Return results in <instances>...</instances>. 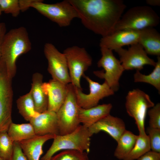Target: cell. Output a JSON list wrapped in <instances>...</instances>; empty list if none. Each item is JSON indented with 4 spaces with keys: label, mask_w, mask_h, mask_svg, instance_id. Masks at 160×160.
<instances>
[{
    "label": "cell",
    "mask_w": 160,
    "mask_h": 160,
    "mask_svg": "<svg viewBox=\"0 0 160 160\" xmlns=\"http://www.w3.org/2000/svg\"><path fill=\"white\" fill-rule=\"evenodd\" d=\"M12 80L8 75L5 63L1 57L0 60V132H7L12 122Z\"/></svg>",
    "instance_id": "9"
},
{
    "label": "cell",
    "mask_w": 160,
    "mask_h": 160,
    "mask_svg": "<svg viewBox=\"0 0 160 160\" xmlns=\"http://www.w3.org/2000/svg\"><path fill=\"white\" fill-rule=\"evenodd\" d=\"M147 130L151 149L152 151L160 153V129L148 127Z\"/></svg>",
    "instance_id": "30"
},
{
    "label": "cell",
    "mask_w": 160,
    "mask_h": 160,
    "mask_svg": "<svg viewBox=\"0 0 160 160\" xmlns=\"http://www.w3.org/2000/svg\"><path fill=\"white\" fill-rule=\"evenodd\" d=\"M138 135L126 130L117 142V146L114 151V156L119 160H124L133 148Z\"/></svg>",
    "instance_id": "22"
},
{
    "label": "cell",
    "mask_w": 160,
    "mask_h": 160,
    "mask_svg": "<svg viewBox=\"0 0 160 160\" xmlns=\"http://www.w3.org/2000/svg\"><path fill=\"white\" fill-rule=\"evenodd\" d=\"M137 160H160V153L150 151L138 158Z\"/></svg>",
    "instance_id": "33"
},
{
    "label": "cell",
    "mask_w": 160,
    "mask_h": 160,
    "mask_svg": "<svg viewBox=\"0 0 160 160\" xmlns=\"http://www.w3.org/2000/svg\"><path fill=\"white\" fill-rule=\"evenodd\" d=\"M68 91L64 102L56 113L59 135L69 133L80 124L79 118L80 107L78 105L74 87L67 84Z\"/></svg>",
    "instance_id": "6"
},
{
    "label": "cell",
    "mask_w": 160,
    "mask_h": 160,
    "mask_svg": "<svg viewBox=\"0 0 160 160\" xmlns=\"http://www.w3.org/2000/svg\"><path fill=\"white\" fill-rule=\"evenodd\" d=\"M29 123L37 136L59 135L56 113L48 110L32 118Z\"/></svg>",
    "instance_id": "17"
},
{
    "label": "cell",
    "mask_w": 160,
    "mask_h": 160,
    "mask_svg": "<svg viewBox=\"0 0 160 160\" xmlns=\"http://www.w3.org/2000/svg\"><path fill=\"white\" fill-rule=\"evenodd\" d=\"M55 135L37 136L19 142L20 146L28 160H40L43 154V146L48 140L53 139Z\"/></svg>",
    "instance_id": "18"
},
{
    "label": "cell",
    "mask_w": 160,
    "mask_h": 160,
    "mask_svg": "<svg viewBox=\"0 0 160 160\" xmlns=\"http://www.w3.org/2000/svg\"><path fill=\"white\" fill-rule=\"evenodd\" d=\"M9 160H28L18 142L14 143L13 152Z\"/></svg>",
    "instance_id": "32"
},
{
    "label": "cell",
    "mask_w": 160,
    "mask_h": 160,
    "mask_svg": "<svg viewBox=\"0 0 160 160\" xmlns=\"http://www.w3.org/2000/svg\"><path fill=\"white\" fill-rule=\"evenodd\" d=\"M19 2L21 11L32 7L60 27L68 26L73 19L79 18L68 0L52 4L44 3L41 0H20Z\"/></svg>",
    "instance_id": "3"
},
{
    "label": "cell",
    "mask_w": 160,
    "mask_h": 160,
    "mask_svg": "<svg viewBox=\"0 0 160 160\" xmlns=\"http://www.w3.org/2000/svg\"><path fill=\"white\" fill-rule=\"evenodd\" d=\"M147 4L152 6H160V0H147L146 1Z\"/></svg>",
    "instance_id": "35"
},
{
    "label": "cell",
    "mask_w": 160,
    "mask_h": 160,
    "mask_svg": "<svg viewBox=\"0 0 160 160\" xmlns=\"http://www.w3.org/2000/svg\"><path fill=\"white\" fill-rule=\"evenodd\" d=\"M7 133L13 142L28 140L36 136L30 123L16 124L12 122L9 126Z\"/></svg>",
    "instance_id": "23"
},
{
    "label": "cell",
    "mask_w": 160,
    "mask_h": 160,
    "mask_svg": "<svg viewBox=\"0 0 160 160\" xmlns=\"http://www.w3.org/2000/svg\"><path fill=\"white\" fill-rule=\"evenodd\" d=\"M43 76L40 73L36 72L32 75L30 91L36 111L39 113L47 110L48 99L43 87Z\"/></svg>",
    "instance_id": "21"
},
{
    "label": "cell",
    "mask_w": 160,
    "mask_h": 160,
    "mask_svg": "<svg viewBox=\"0 0 160 160\" xmlns=\"http://www.w3.org/2000/svg\"><path fill=\"white\" fill-rule=\"evenodd\" d=\"M14 143L7 132H0V156L3 160H9L12 154Z\"/></svg>",
    "instance_id": "27"
},
{
    "label": "cell",
    "mask_w": 160,
    "mask_h": 160,
    "mask_svg": "<svg viewBox=\"0 0 160 160\" xmlns=\"http://www.w3.org/2000/svg\"><path fill=\"white\" fill-rule=\"evenodd\" d=\"M160 22V18L151 7L137 6L128 10L117 23L115 31H140L148 27H154Z\"/></svg>",
    "instance_id": "5"
},
{
    "label": "cell",
    "mask_w": 160,
    "mask_h": 160,
    "mask_svg": "<svg viewBox=\"0 0 160 160\" xmlns=\"http://www.w3.org/2000/svg\"><path fill=\"white\" fill-rule=\"evenodd\" d=\"M44 52L48 61V71L52 79L66 84L71 83L67 60L63 53L50 43L45 44Z\"/></svg>",
    "instance_id": "11"
},
{
    "label": "cell",
    "mask_w": 160,
    "mask_h": 160,
    "mask_svg": "<svg viewBox=\"0 0 160 160\" xmlns=\"http://www.w3.org/2000/svg\"><path fill=\"white\" fill-rule=\"evenodd\" d=\"M7 33V28L5 23L0 22V53L2 45Z\"/></svg>",
    "instance_id": "34"
},
{
    "label": "cell",
    "mask_w": 160,
    "mask_h": 160,
    "mask_svg": "<svg viewBox=\"0 0 160 160\" xmlns=\"http://www.w3.org/2000/svg\"><path fill=\"white\" fill-rule=\"evenodd\" d=\"M82 76L88 83L89 93H84L82 89L74 87L77 101L80 107L87 109L96 106L100 100L114 94V92L105 81L100 84L84 74Z\"/></svg>",
    "instance_id": "12"
},
{
    "label": "cell",
    "mask_w": 160,
    "mask_h": 160,
    "mask_svg": "<svg viewBox=\"0 0 160 160\" xmlns=\"http://www.w3.org/2000/svg\"><path fill=\"white\" fill-rule=\"evenodd\" d=\"M67 84L52 79L43 82L42 87L48 99V110L56 113L58 111L65 99Z\"/></svg>",
    "instance_id": "15"
},
{
    "label": "cell",
    "mask_w": 160,
    "mask_h": 160,
    "mask_svg": "<svg viewBox=\"0 0 160 160\" xmlns=\"http://www.w3.org/2000/svg\"><path fill=\"white\" fill-rule=\"evenodd\" d=\"M154 105L150 96L143 91L135 89L126 97L125 106L128 114L135 119L139 133L145 132V122L148 109Z\"/></svg>",
    "instance_id": "10"
},
{
    "label": "cell",
    "mask_w": 160,
    "mask_h": 160,
    "mask_svg": "<svg viewBox=\"0 0 160 160\" xmlns=\"http://www.w3.org/2000/svg\"><path fill=\"white\" fill-rule=\"evenodd\" d=\"M92 136L94 134L104 131L116 142L126 130L125 123L121 119L110 114L88 128Z\"/></svg>",
    "instance_id": "16"
},
{
    "label": "cell",
    "mask_w": 160,
    "mask_h": 160,
    "mask_svg": "<svg viewBox=\"0 0 160 160\" xmlns=\"http://www.w3.org/2000/svg\"><path fill=\"white\" fill-rule=\"evenodd\" d=\"M119 55V61L124 71L136 69L140 71L144 65L154 67L156 64L138 43L130 45L128 49L121 48L115 51Z\"/></svg>",
    "instance_id": "13"
},
{
    "label": "cell",
    "mask_w": 160,
    "mask_h": 160,
    "mask_svg": "<svg viewBox=\"0 0 160 160\" xmlns=\"http://www.w3.org/2000/svg\"><path fill=\"white\" fill-rule=\"evenodd\" d=\"M100 51L102 56L97 63V65L103 68V70L95 71L93 73L98 77L104 79L114 92H116L119 88L120 79L124 70L112 50L100 47Z\"/></svg>",
    "instance_id": "8"
},
{
    "label": "cell",
    "mask_w": 160,
    "mask_h": 160,
    "mask_svg": "<svg viewBox=\"0 0 160 160\" xmlns=\"http://www.w3.org/2000/svg\"><path fill=\"white\" fill-rule=\"evenodd\" d=\"M0 8L2 12L17 17L21 11L19 0H0Z\"/></svg>",
    "instance_id": "29"
},
{
    "label": "cell",
    "mask_w": 160,
    "mask_h": 160,
    "mask_svg": "<svg viewBox=\"0 0 160 160\" xmlns=\"http://www.w3.org/2000/svg\"><path fill=\"white\" fill-rule=\"evenodd\" d=\"M151 149L149 139L146 132L139 133L133 148L123 160L137 159Z\"/></svg>",
    "instance_id": "26"
},
{
    "label": "cell",
    "mask_w": 160,
    "mask_h": 160,
    "mask_svg": "<svg viewBox=\"0 0 160 160\" xmlns=\"http://www.w3.org/2000/svg\"><path fill=\"white\" fill-rule=\"evenodd\" d=\"M147 54L160 56V34L153 27L140 31L138 43Z\"/></svg>",
    "instance_id": "20"
},
{
    "label": "cell",
    "mask_w": 160,
    "mask_h": 160,
    "mask_svg": "<svg viewBox=\"0 0 160 160\" xmlns=\"http://www.w3.org/2000/svg\"><path fill=\"white\" fill-rule=\"evenodd\" d=\"M148 113L149 117V127L160 129V103L154 105L148 111Z\"/></svg>",
    "instance_id": "31"
},
{
    "label": "cell",
    "mask_w": 160,
    "mask_h": 160,
    "mask_svg": "<svg viewBox=\"0 0 160 160\" xmlns=\"http://www.w3.org/2000/svg\"><path fill=\"white\" fill-rule=\"evenodd\" d=\"M0 160H3L0 156Z\"/></svg>",
    "instance_id": "38"
},
{
    "label": "cell",
    "mask_w": 160,
    "mask_h": 160,
    "mask_svg": "<svg viewBox=\"0 0 160 160\" xmlns=\"http://www.w3.org/2000/svg\"><path fill=\"white\" fill-rule=\"evenodd\" d=\"M2 12L1 10V9L0 8V16L1 15V14H2Z\"/></svg>",
    "instance_id": "36"
},
{
    "label": "cell",
    "mask_w": 160,
    "mask_h": 160,
    "mask_svg": "<svg viewBox=\"0 0 160 160\" xmlns=\"http://www.w3.org/2000/svg\"><path fill=\"white\" fill-rule=\"evenodd\" d=\"M1 53H0V60H1Z\"/></svg>",
    "instance_id": "37"
},
{
    "label": "cell",
    "mask_w": 160,
    "mask_h": 160,
    "mask_svg": "<svg viewBox=\"0 0 160 160\" xmlns=\"http://www.w3.org/2000/svg\"><path fill=\"white\" fill-rule=\"evenodd\" d=\"M16 103L19 113L26 121H29L39 113L36 110L30 91L20 96L17 100Z\"/></svg>",
    "instance_id": "24"
},
{
    "label": "cell",
    "mask_w": 160,
    "mask_h": 160,
    "mask_svg": "<svg viewBox=\"0 0 160 160\" xmlns=\"http://www.w3.org/2000/svg\"><path fill=\"white\" fill-rule=\"evenodd\" d=\"M112 108L111 103L97 105L87 109L80 107L79 118L80 123L88 128L109 115Z\"/></svg>",
    "instance_id": "19"
},
{
    "label": "cell",
    "mask_w": 160,
    "mask_h": 160,
    "mask_svg": "<svg viewBox=\"0 0 160 160\" xmlns=\"http://www.w3.org/2000/svg\"><path fill=\"white\" fill-rule=\"evenodd\" d=\"M140 31H116L111 34L102 37L100 46L114 51L125 45H131L138 43Z\"/></svg>",
    "instance_id": "14"
},
{
    "label": "cell",
    "mask_w": 160,
    "mask_h": 160,
    "mask_svg": "<svg viewBox=\"0 0 160 160\" xmlns=\"http://www.w3.org/2000/svg\"><path fill=\"white\" fill-rule=\"evenodd\" d=\"M91 137L88 128L80 124L69 133L55 135L51 145L41 160H50L56 153L62 150H75L88 153Z\"/></svg>",
    "instance_id": "4"
},
{
    "label": "cell",
    "mask_w": 160,
    "mask_h": 160,
    "mask_svg": "<svg viewBox=\"0 0 160 160\" xmlns=\"http://www.w3.org/2000/svg\"><path fill=\"white\" fill-rule=\"evenodd\" d=\"M84 26L102 37L115 31L126 6L121 0H68Z\"/></svg>",
    "instance_id": "1"
},
{
    "label": "cell",
    "mask_w": 160,
    "mask_h": 160,
    "mask_svg": "<svg viewBox=\"0 0 160 160\" xmlns=\"http://www.w3.org/2000/svg\"><path fill=\"white\" fill-rule=\"evenodd\" d=\"M31 48V43L25 28L21 27L12 29L7 33L1 53L10 78L12 79L16 74L18 58L28 52Z\"/></svg>",
    "instance_id": "2"
},
{
    "label": "cell",
    "mask_w": 160,
    "mask_h": 160,
    "mask_svg": "<svg viewBox=\"0 0 160 160\" xmlns=\"http://www.w3.org/2000/svg\"><path fill=\"white\" fill-rule=\"evenodd\" d=\"M157 60L153 71L148 75H146L136 71L134 75L135 82H144L149 84L155 87L160 92V57H157Z\"/></svg>",
    "instance_id": "25"
},
{
    "label": "cell",
    "mask_w": 160,
    "mask_h": 160,
    "mask_svg": "<svg viewBox=\"0 0 160 160\" xmlns=\"http://www.w3.org/2000/svg\"><path fill=\"white\" fill-rule=\"evenodd\" d=\"M63 53L66 59L71 83L74 87L82 89L81 78L92 65V57L84 48L76 46L66 48Z\"/></svg>",
    "instance_id": "7"
},
{
    "label": "cell",
    "mask_w": 160,
    "mask_h": 160,
    "mask_svg": "<svg viewBox=\"0 0 160 160\" xmlns=\"http://www.w3.org/2000/svg\"><path fill=\"white\" fill-rule=\"evenodd\" d=\"M50 160H89L88 153L72 150H64L53 156Z\"/></svg>",
    "instance_id": "28"
}]
</instances>
